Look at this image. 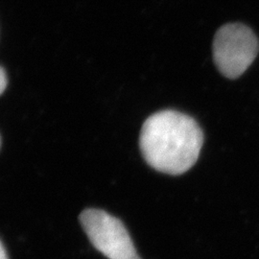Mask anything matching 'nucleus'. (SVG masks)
<instances>
[{
	"label": "nucleus",
	"instance_id": "7ed1b4c3",
	"mask_svg": "<svg viewBox=\"0 0 259 259\" xmlns=\"http://www.w3.org/2000/svg\"><path fill=\"white\" fill-rule=\"evenodd\" d=\"M80 222L93 247L108 259H141L119 219L95 208L83 210Z\"/></svg>",
	"mask_w": 259,
	"mask_h": 259
},
{
	"label": "nucleus",
	"instance_id": "39448f33",
	"mask_svg": "<svg viewBox=\"0 0 259 259\" xmlns=\"http://www.w3.org/2000/svg\"><path fill=\"white\" fill-rule=\"evenodd\" d=\"M0 259H8L7 252H6V250H5V248L3 247L1 241H0Z\"/></svg>",
	"mask_w": 259,
	"mask_h": 259
},
{
	"label": "nucleus",
	"instance_id": "f257e3e1",
	"mask_svg": "<svg viewBox=\"0 0 259 259\" xmlns=\"http://www.w3.org/2000/svg\"><path fill=\"white\" fill-rule=\"evenodd\" d=\"M204 142L199 124L185 113L158 111L144 122L139 146L149 165L173 176L182 175L194 165Z\"/></svg>",
	"mask_w": 259,
	"mask_h": 259
},
{
	"label": "nucleus",
	"instance_id": "f03ea898",
	"mask_svg": "<svg viewBox=\"0 0 259 259\" xmlns=\"http://www.w3.org/2000/svg\"><path fill=\"white\" fill-rule=\"evenodd\" d=\"M258 38L242 23H228L216 32L213 60L218 70L229 79L240 77L258 54Z\"/></svg>",
	"mask_w": 259,
	"mask_h": 259
},
{
	"label": "nucleus",
	"instance_id": "20e7f679",
	"mask_svg": "<svg viewBox=\"0 0 259 259\" xmlns=\"http://www.w3.org/2000/svg\"><path fill=\"white\" fill-rule=\"evenodd\" d=\"M7 87V76L3 68L0 67V94L3 93Z\"/></svg>",
	"mask_w": 259,
	"mask_h": 259
}]
</instances>
